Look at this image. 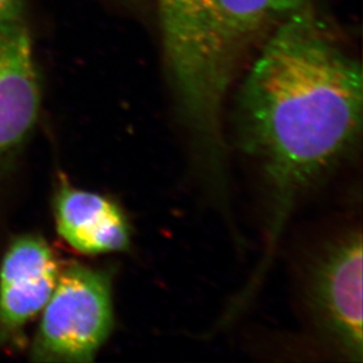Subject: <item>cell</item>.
<instances>
[{"mask_svg": "<svg viewBox=\"0 0 363 363\" xmlns=\"http://www.w3.org/2000/svg\"><path fill=\"white\" fill-rule=\"evenodd\" d=\"M238 112L243 150L260 162L271 187L273 246L298 194L359 138L360 62L305 1L254 62Z\"/></svg>", "mask_w": 363, "mask_h": 363, "instance_id": "obj_1", "label": "cell"}, {"mask_svg": "<svg viewBox=\"0 0 363 363\" xmlns=\"http://www.w3.org/2000/svg\"><path fill=\"white\" fill-rule=\"evenodd\" d=\"M155 1L179 110L206 171L213 180H223L220 114L232 73V50L211 0Z\"/></svg>", "mask_w": 363, "mask_h": 363, "instance_id": "obj_2", "label": "cell"}, {"mask_svg": "<svg viewBox=\"0 0 363 363\" xmlns=\"http://www.w3.org/2000/svg\"><path fill=\"white\" fill-rule=\"evenodd\" d=\"M112 278L100 269L72 264L60 271L45 306L32 359L44 362H89L113 328Z\"/></svg>", "mask_w": 363, "mask_h": 363, "instance_id": "obj_3", "label": "cell"}, {"mask_svg": "<svg viewBox=\"0 0 363 363\" xmlns=\"http://www.w3.org/2000/svg\"><path fill=\"white\" fill-rule=\"evenodd\" d=\"M316 318L341 353L363 360L362 234L350 232L316 264L311 286Z\"/></svg>", "mask_w": 363, "mask_h": 363, "instance_id": "obj_4", "label": "cell"}, {"mask_svg": "<svg viewBox=\"0 0 363 363\" xmlns=\"http://www.w3.org/2000/svg\"><path fill=\"white\" fill-rule=\"evenodd\" d=\"M41 89L23 1L0 13V173L35 126Z\"/></svg>", "mask_w": 363, "mask_h": 363, "instance_id": "obj_5", "label": "cell"}, {"mask_svg": "<svg viewBox=\"0 0 363 363\" xmlns=\"http://www.w3.org/2000/svg\"><path fill=\"white\" fill-rule=\"evenodd\" d=\"M60 268L41 238L24 235L11 243L0 268V337L17 334L44 308Z\"/></svg>", "mask_w": 363, "mask_h": 363, "instance_id": "obj_6", "label": "cell"}, {"mask_svg": "<svg viewBox=\"0 0 363 363\" xmlns=\"http://www.w3.org/2000/svg\"><path fill=\"white\" fill-rule=\"evenodd\" d=\"M55 216L59 234L80 253H112L130 247L126 216L100 194L62 184L55 196Z\"/></svg>", "mask_w": 363, "mask_h": 363, "instance_id": "obj_7", "label": "cell"}, {"mask_svg": "<svg viewBox=\"0 0 363 363\" xmlns=\"http://www.w3.org/2000/svg\"><path fill=\"white\" fill-rule=\"evenodd\" d=\"M230 50L261 28L298 10L306 0H211Z\"/></svg>", "mask_w": 363, "mask_h": 363, "instance_id": "obj_8", "label": "cell"}, {"mask_svg": "<svg viewBox=\"0 0 363 363\" xmlns=\"http://www.w3.org/2000/svg\"><path fill=\"white\" fill-rule=\"evenodd\" d=\"M125 1H133V0H125ZM19 3H21V0H0V13H3Z\"/></svg>", "mask_w": 363, "mask_h": 363, "instance_id": "obj_9", "label": "cell"}]
</instances>
